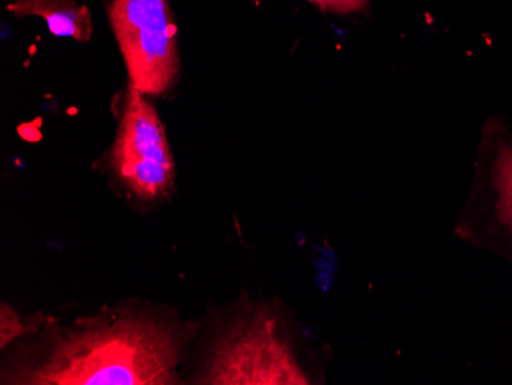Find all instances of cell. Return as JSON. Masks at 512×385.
Here are the masks:
<instances>
[{
	"mask_svg": "<svg viewBox=\"0 0 512 385\" xmlns=\"http://www.w3.org/2000/svg\"><path fill=\"white\" fill-rule=\"evenodd\" d=\"M7 10L17 17H40L57 37L88 42L92 36L91 13L76 0H13Z\"/></svg>",
	"mask_w": 512,
	"mask_h": 385,
	"instance_id": "6",
	"label": "cell"
},
{
	"mask_svg": "<svg viewBox=\"0 0 512 385\" xmlns=\"http://www.w3.org/2000/svg\"><path fill=\"white\" fill-rule=\"evenodd\" d=\"M0 309V349L5 350L11 343H14L17 338H22L23 335H31V333L39 332L42 324L48 323L46 316H40L39 320L23 321L22 316L8 306L7 303H2Z\"/></svg>",
	"mask_w": 512,
	"mask_h": 385,
	"instance_id": "7",
	"label": "cell"
},
{
	"mask_svg": "<svg viewBox=\"0 0 512 385\" xmlns=\"http://www.w3.org/2000/svg\"><path fill=\"white\" fill-rule=\"evenodd\" d=\"M109 166L120 183L140 200L171 194L175 160L165 125L148 96L129 85Z\"/></svg>",
	"mask_w": 512,
	"mask_h": 385,
	"instance_id": "5",
	"label": "cell"
},
{
	"mask_svg": "<svg viewBox=\"0 0 512 385\" xmlns=\"http://www.w3.org/2000/svg\"><path fill=\"white\" fill-rule=\"evenodd\" d=\"M483 137L473 188L454 235L512 264V132L497 120Z\"/></svg>",
	"mask_w": 512,
	"mask_h": 385,
	"instance_id": "4",
	"label": "cell"
},
{
	"mask_svg": "<svg viewBox=\"0 0 512 385\" xmlns=\"http://www.w3.org/2000/svg\"><path fill=\"white\" fill-rule=\"evenodd\" d=\"M191 323L145 307H111L68 326L48 327L8 358L0 382L10 385L180 384Z\"/></svg>",
	"mask_w": 512,
	"mask_h": 385,
	"instance_id": "1",
	"label": "cell"
},
{
	"mask_svg": "<svg viewBox=\"0 0 512 385\" xmlns=\"http://www.w3.org/2000/svg\"><path fill=\"white\" fill-rule=\"evenodd\" d=\"M307 2L321 8L322 11L336 14L356 13L367 4V0H307Z\"/></svg>",
	"mask_w": 512,
	"mask_h": 385,
	"instance_id": "8",
	"label": "cell"
},
{
	"mask_svg": "<svg viewBox=\"0 0 512 385\" xmlns=\"http://www.w3.org/2000/svg\"><path fill=\"white\" fill-rule=\"evenodd\" d=\"M108 17L129 85L148 97L168 93L180 74L177 28L169 0H112Z\"/></svg>",
	"mask_w": 512,
	"mask_h": 385,
	"instance_id": "3",
	"label": "cell"
},
{
	"mask_svg": "<svg viewBox=\"0 0 512 385\" xmlns=\"http://www.w3.org/2000/svg\"><path fill=\"white\" fill-rule=\"evenodd\" d=\"M195 384L310 385L284 307L240 300L212 339Z\"/></svg>",
	"mask_w": 512,
	"mask_h": 385,
	"instance_id": "2",
	"label": "cell"
}]
</instances>
